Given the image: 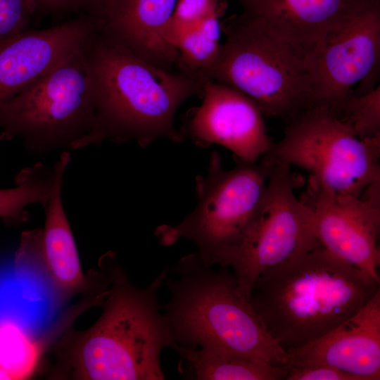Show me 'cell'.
<instances>
[{
  "mask_svg": "<svg viewBox=\"0 0 380 380\" xmlns=\"http://www.w3.org/2000/svg\"><path fill=\"white\" fill-rule=\"evenodd\" d=\"M109 286L101 316L86 330L68 331L56 344L66 376L80 380H163L160 355L174 340L158 299L164 269L146 287L135 286L113 253L101 260Z\"/></svg>",
  "mask_w": 380,
  "mask_h": 380,
  "instance_id": "obj_1",
  "label": "cell"
},
{
  "mask_svg": "<svg viewBox=\"0 0 380 380\" xmlns=\"http://www.w3.org/2000/svg\"><path fill=\"white\" fill-rule=\"evenodd\" d=\"M95 100V122L78 149L103 141H134L145 148L159 139L182 142L179 107L202 96L205 84L179 70L155 66L94 32L84 47Z\"/></svg>",
  "mask_w": 380,
  "mask_h": 380,
  "instance_id": "obj_2",
  "label": "cell"
},
{
  "mask_svg": "<svg viewBox=\"0 0 380 380\" xmlns=\"http://www.w3.org/2000/svg\"><path fill=\"white\" fill-rule=\"evenodd\" d=\"M379 284L320 246L262 272L253 284L249 303L288 352L350 317L380 289Z\"/></svg>",
  "mask_w": 380,
  "mask_h": 380,
  "instance_id": "obj_3",
  "label": "cell"
},
{
  "mask_svg": "<svg viewBox=\"0 0 380 380\" xmlns=\"http://www.w3.org/2000/svg\"><path fill=\"white\" fill-rule=\"evenodd\" d=\"M212 267L194 253L167 268L163 283L170 296L161 308L174 345L222 350L284 367L287 353L241 296L234 272L227 267Z\"/></svg>",
  "mask_w": 380,
  "mask_h": 380,
  "instance_id": "obj_4",
  "label": "cell"
},
{
  "mask_svg": "<svg viewBox=\"0 0 380 380\" xmlns=\"http://www.w3.org/2000/svg\"><path fill=\"white\" fill-rule=\"evenodd\" d=\"M222 30L225 39L211 80L239 90L264 116L286 123L315 106L304 53L243 13Z\"/></svg>",
  "mask_w": 380,
  "mask_h": 380,
  "instance_id": "obj_5",
  "label": "cell"
},
{
  "mask_svg": "<svg viewBox=\"0 0 380 380\" xmlns=\"http://www.w3.org/2000/svg\"><path fill=\"white\" fill-rule=\"evenodd\" d=\"M84 47L0 105V141L18 137L39 153L78 149L95 122Z\"/></svg>",
  "mask_w": 380,
  "mask_h": 380,
  "instance_id": "obj_6",
  "label": "cell"
},
{
  "mask_svg": "<svg viewBox=\"0 0 380 380\" xmlns=\"http://www.w3.org/2000/svg\"><path fill=\"white\" fill-rule=\"evenodd\" d=\"M273 164L261 158L238 160L225 170L220 155L210 153L206 172L196 177V204L179 224L158 227L159 243L170 246L181 239L194 242L207 265L236 246L253 220L264 198Z\"/></svg>",
  "mask_w": 380,
  "mask_h": 380,
  "instance_id": "obj_7",
  "label": "cell"
},
{
  "mask_svg": "<svg viewBox=\"0 0 380 380\" xmlns=\"http://www.w3.org/2000/svg\"><path fill=\"white\" fill-rule=\"evenodd\" d=\"M262 158L301 168L310 174L309 182L337 194L360 196L380 181V137L361 139L321 106L287 122L282 138Z\"/></svg>",
  "mask_w": 380,
  "mask_h": 380,
  "instance_id": "obj_8",
  "label": "cell"
},
{
  "mask_svg": "<svg viewBox=\"0 0 380 380\" xmlns=\"http://www.w3.org/2000/svg\"><path fill=\"white\" fill-rule=\"evenodd\" d=\"M303 183L288 165L273 164L248 229L236 246L212 262L232 270L240 293L248 301L253 284L262 272L321 246L313 213L295 193Z\"/></svg>",
  "mask_w": 380,
  "mask_h": 380,
  "instance_id": "obj_9",
  "label": "cell"
},
{
  "mask_svg": "<svg viewBox=\"0 0 380 380\" xmlns=\"http://www.w3.org/2000/svg\"><path fill=\"white\" fill-rule=\"evenodd\" d=\"M380 62V0H367L305 55L315 106L334 113Z\"/></svg>",
  "mask_w": 380,
  "mask_h": 380,
  "instance_id": "obj_10",
  "label": "cell"
},
{
  "mask_svg": "<svg viewBox=\"0 0 380 380\" xmlns=\"http://www.w3.org/2000/svg\"><path fill=\"white\" fill-rule=\"evenodd\" d=\"M300 198L313 213L320 245L380 283V181L360 196L334 193L308 181Z\"/></svg>",
  "mask_w": 380,
  "mask_h": 380,
  "instance_id": "obj_11",
  "label": "cell"
},
{
  "mask_svg": "<svg viewBox=\"0 0 380 380\" xmlns=\"http://www.w3.org/2000/svg\"><path fill=\"white\" fill-rule=\"evenodd\" d=\"M201 105L191 109L179 130L183 140L208 148L217 144L238 160L255 163L270 148L264 115L258 105L239 90L213 80L203 89Z\"/></svg>",
  "mask_w": 380,
  "mask_h": 380,
  "instance_id": "obj_12",
  "label": "cell"
},
{
  "mask_svg": "<svg viewBox=\"0 0 380 380\" xmlns=\"http://www.w3.org/2000/svg\"><path fill=\"white\" fill-rule=\"evenodd\" d=\"M95 31L85 12L0 43V105L82 49Z\"/></svg>",
  "mask_w": 380,
  "mask_h": 380,
  "instance_id": "obj_13",
  "label": "cell"
},
{
  "mask_svg": "<svg viewBox=\"0 0 380 380\" xmlns=\"http://www.w3.org/2000/svg\"><path fill=\"white\" fill-rule=\"evenodd\" d=\"M178 0H94L96 32L149 63L173 70L177 51L167 30Z\"/></svg>",
  "mask_w": 380,
  "mask_h": 380,
  "instance_id": "obj_14",
  "label": "cell"
},
{
  "mask_svg": "<svg viewBox=\"0 0 380 380\" xmlns=\"http://www.w3.org/2000/svg\"><path fill=\"white\" fill-rule=\"evenodd\" d=\"M286 353L284 367L322 365L360 380L380 379V289L332 330Z\"/></svg>",
  "mask_w": 380,
  "mask_h": 380,
  "instance_id": "obj_15",
  "label": "cell"
},
{
  "mask_svg": "<svg viewBox=\"0 0 380 380\" xmlns=\"http://www.w3.org/2000/svg\"><path fill=\"white\" fill-rule=\"evenodd\" d=\"M243 13L306 55L367 0H236Z\"/></svg>",
  "mask_w": 380,
  "mask_h": 380,
  "instance_id": "obj_16",
  "label": "cell"
},
{
  "mask_svg": "<svg viewBox=\"0 0 380 380\" xmlns=\"http://www.w3.org/2000/svg\"><path fill=\"white\" fill-rule=\"evenodd\" d=\"M70 160L69 153L63 151L55 163L56 178L51 197L44 207V229L37 234H25L37 255L44 276L63 296H71L87 289L100 274L94 272L88 284V279L82 271L75 241L63 205L62 184Z\"/></svg>",
  "mask_w": 380,
  "mask_h": 380,
  "instance_id": "obj_17",
  "label": "cell"
},
{
  "mask_svg": "<svg viewBox=\"0 0 380 380\" xmlns=\"http://www.w3.org/2000/svg\"><path fill=\"white\" fill-rule=\"evenodd\" d=\"M190 366L197 380L286 379L284 367L272 365L228 352L174 345L172 348Z\"/></svg>",
  "mask_w": 380,
  "mask_h": 380,
  "instance_id": "obj_18",
  "label": "cell"
},
{
  "mask_svg": "<svg viewBox=\"0 0 380 380\" xmlns=\"http://www.w3.org/2000/svg\"><path fill=\"white\" fill-rule=\"evenodd\" d=\"M220 14L212 15L186 33L176 46L177 70L204 84L211 80L222 44Z\"/></svg>",
  "mask_w": 380,
  "mask_h": 380,
  "instance_id": "obj_19",
  "label": "cell"
},
{
  "mask_svg": "<svg viewBox=\"0 0 380 380\" xmlns=\"http://www.w3.org/2000/svg\"><path fill=\"white\" fill-rule=\"evenodd\" d=\"M57 174L55 165L50 168L42 163L23 169L9 189H0V218L20 220L25 217V209L39 203L44 208L52 193Z\"/></svg>",
  "mask_w": 380,
  "mask_h": 380,
  "instance_id": "obj_20",
  "label": "cell"
},
{
  "mask_svg": "<svg viewBox=\"0 0 380 380\" xmlns=\"http://www.w3.org/2000/svg\"><path fill=\"white\" fill-rule=\"evenodd\" d=\"M12 322L0 323V372L6 380L26 379L35 372L45 345Z\"/></svg>",
  "mask_w": 380,
  "mask_h": 380,
  "instance_id": "obj_21",
  "label": "cell"
},
{
  "mask_svg": "<svg viewBox=\"0 0 380 380\" xmlns=\"http://www.w3.org/2000/svg\"><path fill=\"white\" fill-rule=\"evenodd\" d=\"M361 139L380 137L379 85L360 94H348L334 112Z\"/></svg>",
  "mask_w": 380,
  "mask_h": 380,
  "instance_id": "obj_22",
  "label": "cell"
},
{
  "mask_svg": "<svg viewBox=\"0 0 380 380\" xmlns=\"http://www.w3.org/2000/svg\"><path fill=\"white\" fill-rule=\"evenodd\" d=\"M220 12L218 0H178L167 30L168 42L176 49L186 33Z\"/></svg>",
  "mask_w": 380,
  "mask_h": 380,
  "instance_id": "obj_23",
  "label": "cell"
},
{
  "mask_svg": "<svg viewBox=\"0 0 380 380\" xmlns=\"http://www.w3.org/2000/svg\"><path fill=\"white\" fill-rule=\"evenodd\" d=\"M34 14L31 0H0V43L27 30Z\"/></svg>",
  "mask_w": 380,
  "mask_h": 380,
  "instance_id": "obj_24",
  "label": "cell"
},
{
  "mask_svg": "<svg viewBox=\"0 0 380 380\" xmlns=\"http://www.w3.org/2000/svg\"><path fill=\"white\" fill-rule=\"evenodd\" d=\"M284 368L286 380H360L356 376L322 365Z\"/></svg>",
  "mask_w": 380,
  "mask_h": 380,
  "instance_id": "obj_25",
  "label": "cell"
},
{
  "mask_svg": "<svg viewBox=\"0 0 380 380\" xmlns=\"http://www.w3.org/2000/svg\"><path fill=\"white\" fill-rule=\"evenodd\" d=\"M94 0H31L36 13L60 15L85 13Z\"/></svg>",
  "mask_w": 380,
  "mask_h": 380,
  "instance_id": "obj_26",
  "label": "cell"
},
{
  "mask_svg": "<svg viewBox=\"0 0 380 380\" xmlns=\"http://www.w3.org/2000/svg\"><path fill=\"white\" fill-rule=\"evenodd\" d=\"M0 380H6L5 376L1 372H0Z\"/></svg>",
  "mask_w": 380,
  "mask_h": 380,
  "instance_id": "obj_27",
  "label": "cell"
}]
</instances>
